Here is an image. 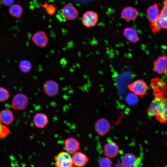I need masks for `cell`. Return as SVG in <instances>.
I'll return each mask as SVG.
<instances>
[{"mask_svg": "<svg viewBox=\"0 0 167 167\" xmlns=\"http://www.w3.org/2000/svg\"><path fill=\"white\" fill-rule=\"evenodd\" d=\"M167 105V99L165 97H155L148 109L149 115L156 117L161 122H166Z\"/></svg>", "mask_w": 167, "mask_h": 167, "instance_id": "6da1fadb", "label": "cell"}, {"mask_svg": "<svg viewBox=\"0 0 167 167\" xmlns=\"http://www.w3.org/2000/svg\"><path fill=\"white\" fill-rule=\"evenodd\" d=\"M167 0H165L163 7L160 11L157 19L154 22L150 23V27L154 34H156L161 30L166 29L167 28Z\"/></svg>", "mask_w": 167, "mask_h": 167, "instance_id": "7a4b0ae2", "label": "cell"}, {"mask_svg": "<svg viewBox=\"0 0 167 167\" xmlns=\"http://www.w3.org/2000/svg\"><path fill=\"white\" fill-rule=\"evenodd\" d=\"M54 165L56 167H74L70 154L66 151H62L54 157Z\"/></svg>", "mask_w": 167, "mask_h": 167, "instance_id": "3957f363", "label": "cell"}, {"mask_svg": "<svg viewBox=\"0 0 167 167\" xmlns=\"http://www.w3.org/2000/svg\"><path fill=\"white\" fill-rule=\"evenodd\" d=\"M151 86L155 97H164L166 95L167 85L158 78L152 79Z\"/></svg>", "mask_w": 167, "mask_h": 167, "instance_id": "277c9868", "label": "cell"}, {"mask_svg": "<svg viewBox=\"0 0 167 167\" xmlns=\"http://www.w3.org/2000/svg\"><path fill=\"white\" fill-rule=\"evenodd\" d=\"M29 102V99L27 96L22 93H18L13 97L11 106L14 109L23 110L27 107Z\"/></svg>", "mask_w": 167, "mask_h": 167, "instance_id": "5b68a950", "label": "cell"}, {"mask_svg": "<svg viewBox=\"0 0 167 167\" xmlns=\"http://www.w3.org/2000/svg\"><path fill=\"white\" fill-rule=\"evenodd\" d=\"M129 89L137 95L143 96L147 93V86L143 80L139 79L131 83L128 86Z\"/></svg>", "mask_w": 167, "mask_h": 167, "instance_id": "8992f818", "label": "cell"}, {"mask_svg": "<svg viewBox=\"0 0 167 167\" xmlns=\"http://www.w3.org/2000/svg\"><path fill=\"white\" fill-rule=\"evenodd\" d=\"M98 19V15L96 12L92 11H87L83 15L82 22L85 26L91 28L96 25Z\"/></svg>", "mask_w": 167, "mask_h": 167, "instance_id": "52a82bcc", "label": "cell"}, {"mask_svg": "<svg viewBox=\"0 0 167 167\" xmlns=\"http://www.w3.org/2000/svg\"><path fill=\"white\" fill-rule=\"evenodd\" d=\"M66 151L70 154H73L79 151L80 142L75 138L70 137L66 139L64 142Z\"/></svg>", "mask_w": 167, "mask_h": 167, "instance_id": "ba28073f", "label": "cell"}, {"mask_svg": "<svg viewBox=\"0 0 167 167\" xmlns=\"http://www.w3.org/2000/svg\"><path fill=\"white\" fill-rule=\"evenodd\" d=\"M62 12L65 19L69 20H74L79 16L78 11L76 8L69 4H66L64 6Z\"/></svg>", "mask_w": 167, "mask_h": 167, "instance_id": "9c48e42d", "label": "cell"}, {"mask_svg": "<svg viewBox=\"0 0 167 167\" xmlns=\"http://www.w3.org/2000/svg\"><path fill=\"white\" fill-rule=\"evenodd\" d=\"M94 127L96 131L98 134L104 135L109 132L110 126L109 122L106 119L102 118L96 121Z\"/></svg>", "mask_w": 167, "mask_h": 167, "instance_id": "30bf717a", "label": "cell"}, {"mask_svg": "<svg viewBox=\"0 0 167 167\" xmlns=\"http://www.w3.org/2000/svg\"><path fill=\"white\" fill-rule=\"evenodd\" d=\"M32 39L36 45L41 47H45L48 42V38L46 33L42 31H38L34 33Z\"/></svg>", "mask_w": 167, "mask_h": 167, "instance_id": "8fae6325", "label": "cell"}, {"mask_svg": "<svg viewBox=\"0 0 167 167\" xmlns=\"http://www.w3.org/2000/svg\"><path fill=\"white\" fill-rule=\"evenodd\" d=\"M167 58L166 55L159 56L153 62V68L159 74L165 73L167 71Z\"/></svg>", "mask_w": 167, "mask_h": 167, "instance_id": "7c38bea8", "label": "cell"}, {"mask_svg": "<svg viewBox=\"0 0 167 167\" xmlns=\"http://www.w3.org/2000/svg\"><path fill=\"white\" fill-rule=\"evenodd\" d=\"M74 167H82L85 165L89 160L84 153L79 151L74 154L71 156Z\"/></svg>", "mask_w": 167, "mask_h": 167, "instance_id": "4fadbf2b", "label": "cell"}, {"mask_svg": "<svg viewBox=\"0 0 167 167\" xmlns=\"http://www.w3.org/2000/svg\"><path fill=\"white\" fill-rule=\"evenodd\" d=\"M43 90L47 96H54L57 94L59 91L58 84L54 81L49 80L44 84Z\"/></svg>", "mask_w": 167, "mask_h": 167, "instance_id": "5bb4252c", "label": "cell"}, {"mask_svg": "<svg viewBox=\"0 0 167 167\" xmlns=\"http://www.w3.org/2000/svg\"><path fill=\"white\" fill-rule=\"evenodd\" d=\"M33 120L34 125L36 127L41 129L44 128L49 122L47 115L42 113H36L33 116Z\"/></svg>", "mask_w": 167, "mask_h": 167, "instance_id": "9a60e30c", "label": "cell"}, {"mask_svg": "<svg viewBox=\"0 0 167 167\" xmlns=\"http://www.w3.org/2000/svg\"><path fill=\"white\" fill-rule=\"evenodd\" d=\"M138 15L137 9L131 6L124 7L121 12V15L122 18L127 20H131L135 19Z\"/></svg>", "mask_w": 167, "mask_h": 167, "instance_id": "2e32d148", "label": "cell"}, {"mask_svg": "<svg viewBox=\"0 0 167 167\" xmlns=\"http://www.w3.org/2000/svg\"><path fill=\"white\" fill-rule=\"evenodd\" d=\"M104 152L105 156L109 158L116 156L119 152V148L114 142H110L107 143L104 147Z\"/></svg>", "mask_w": 167, "mask_h": 167, "instance_id": "e0dca14e", "label": "cell"}, {"mask_svg": "<svg viewBox=\"0 0 167 167\" xmlns=\"http://www.w3.org/2000/svg\"><path fill=\"white\" fill-rule=\"evenodd\" d=\"M159 4L154 3L147 9L146 12L147 19L150 23L155 21L159 15L160 12L158 7Z\"/></svg>", "mask_w": 167, "mask_h": 167, "instance_id": "ac0fdd59", "label": "cell"}, {"mask_svg": "<svg viewBox=\"0 0 167 167\" xmlns=\"http://www.w3.org/2000/svg\"><path fill=\"white\" fill-rule=\"evenodd\" d=\"M14 119V114L10 110L5 109L0 111V120L3 124L9 125L13 122Z\"/></svg>", "mask_w": 167, "mask_h": 167, "instance_id": "d6986e66", "label": "cell"}, {"mask_svg": "<svg viewBox=\"0 0 167 167\" xmlns=\"http://www.w3.org/2000/svg\"><path fill=\"white\" fill-rule=\"evenodd\" d=\"M122 164L123 166L132 167L138 164V161L136 156L131 153H126L122 158Z\"/></svg>", "mask_w": 167, "mask_h": 167, "instance_id": "ffe728a7", "label": "cell"}, {"mask_svg": "<svg viewBox=\"0 0 167 167\" xmlns=\"http://www.w3.org/2000/svg\"><path fill=\"white\" fill-rule=\"evenodd\" d=\"M123 34L127 40L131 43H135L139 41L137 32L132 27L125 28L123 31Z\"/></svg>", "mask_w": 167, "mask_h": 167, "instance_id": "44dd1931", "label": "cell"}, {"mask_svg": "<svg viewBox=\"0 0 167 167\" xmlns=\"http://www.w3.org/2000/svg\"><path fill=\"white\" fill-rule=\"evenodd\" d=\"M10 6L9 11L11 15L16 18H20L23 11L22 7L17 4H12Z\"/></svg>", "mask_w": 167, "mask_h": 167, "instance_id": "7402d4cb", "label": "cell"}, {"mask_svg": "<svg viewBox=\"0 0 167 167\" xmlns=\"http://www.w3.org/2000/svg\"><path fill=\"white\" fill-rule=\"evenodd\" d=\"M126 100L128 105L132 106L137 103L138 101V98L137 95L132 92L127 95Z\"/></svg>", "mask_w": 167, "mask_h": 167, "instance_id": "603a6c76", "label": "cell"}, {"mask_svg": "<svg viewBox=\"0 0 167 167\" xmlns=\"http://www.w3.org/2000/svg\"><path fill=\"white\" fill-rule=\"evenodd\" d=\"M19 67L22 72L26 73L31 70L32 65L29 61L27 60H23L20 62Z\"/></svg>", "mask_w": 167, "mask_h": 167, "instance_id": "cb8c5ba5", "label": "cell"}, {"mask_svg": "<svg viewBox=\"0 0 167 167\" xmlns=\"http://www.w3.org/2000/svg\"><path fill=\"white\" fill-rule=\"evenodd\" d=\"M9 129L3 124L0 120V139H4L10 133Z\"/></svg>", "mask_w": 167, "mask_h": 167, "instance_id": "d4e9b609", "label": "cell"}, {"mask_svg": "<svg viewBox=\"0 0 167 167\" xmlns=\"http://www.w3.org/2000/svg\"><path fill=\"white\" fill-rule=\"evenodd\" d=\"M9 97V93L6 89L0 87V102H4L8 100Z\"/></svg>", "mask_w": 167, "mask_h": 167, "instance_id": "484cf974", "label": "cell"}, {"mask_svg": "<svg viewBox=\"0 0 167 167\" xmlns=\"http://www.w3.org/2000/svg\"><path fill=\"white\" fill-rule=\"evenodd\" d=\"M107 157L102 158L99 162V166L101 167H110L112 165V161Z\"/></svg>", "mask_w": 167, "mask_h": 167, "instance_id": "4316f807", "label": "cell"}, {"mask_svg": "<svg viewBox=\"0 0 167 167\" xmlns=\"http://www.w3.org/2000/svg\"><path fill=\"white\" fill-rule=\"evenodd\" d=\"M56 7L52 5H48L46 7V10L50 15H53L56 11Z\"/></svg>", "mask_w": 167, "mask_h": 167, "instance_id": "83f0119b", "label": "cell"}, {"mask_svg": "<svg viewBox=\"0 0 167 167\" xmlns=\"http://www.w3.org/2000/svg\"><path fill=\"white\" fill-rule=\"evenodd\" d=\"M2 3L4 5L10 6L12 4L14 0H0Z\"/></svg>", "mask_w": 167, "mask_h": 167, "instance_id": "f1b7e54d", "label": "cell"}, {"mask_svg": "<svg viewBox=\"0 0 167 167\" xmlns=\"http://www.w3.org/2000/svg\"><path fill=\"white\" fill-rule=\"evenodd\" d=\"M115 166L116 167H121V166L122 167V166H123L122 163H118L116 164Z\"/></svg>", "mask_w": 167, "mask_h": 167, "instance_id": "f546056e", "label": "cell"}]
</instances>
